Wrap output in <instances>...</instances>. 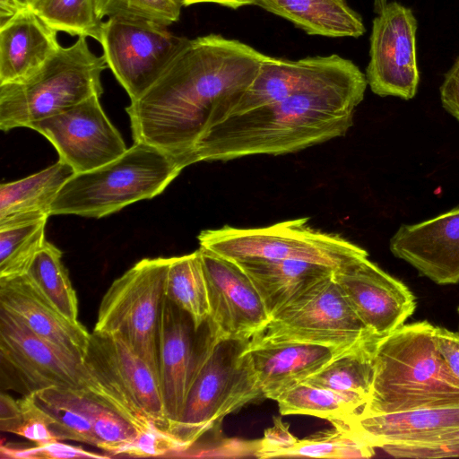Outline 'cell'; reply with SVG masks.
<instances>
[{"instance_id": "f546056e", "label": "cell", "mask_w": 459, "mask_h": 459, "mask_svg": "<svg viewBox=\"0 0 459 459\" xmlns=\"http://www.w3.org/2000/svg\"><path fill=\"white\" fill-rule=\"evenodd\" d=\"M62 255L58 247L46 240L25 274L60 314L73 322H79L77 295Z\"/></svg>"}, {"instance_id": "e0dca14e", "label": "cell", "mask_w": 459, "mask_h": 459, "mask_svg": "<svg viewBox=\"0 0 459 459\" xmlns=\"http://www.w3.org/2000/svg\"><path fill=\"white\" fill-rule=\"evenodd\" d=\"M360 73L351 60L336 54L299 60L267 56L251 85L222 119L348 80Z\"/></svg>"}, {"instance_id": "4dcf8cb0", "label": "cell", "mask_w": 459, "mask_h": 459, "mask_svg": "<svg viewBox=\"0 0 459 459\" xmlns=\"http://www.w3.org/2000/svg\"><path fill=\"white\" fill-rule=\"evenodd\" d=\"M375 337L364 345L344 352L310 376L303 383L341 392H359L368 395L373 378Z\"/></svg>"}, {"instance_id": "9c48e42d", "label": "cell", "mask_w": 459, "mask_h": 459, "mask_svg": "<svg viewBox=\"0 0 459 459\" xmlns=\"http://www.w3.org/2000/svg\"><path fill=\"white\" fill-rule=\"evenodd\" d=\"M170 257L144 258L101 299L95 332L119 334L159 377V333Z\"/></svg>"}, {"instance_id": "74e56055", "label": "cell", "mask_w": 459, "mask_h": 459, "mask_svg": "<svg viewBox=\"0 0 459 459\" xmlns=\"http://www.w3.org/2000/svg\"><path fill=\"white\" fill-rule=\"evenodd\" d=\"M381 449L397 458L455 457L459 456V430L418 441L387 444Z\"/></svg>"}, {"instance_id": "277c9868", "label": "cell", "mask_w": 459, "mask_h": 459, "mask_svg": "<svg viewBox=\"0 0 459 459\" xmlns=\"http://www.w3.org/2000/svg\"><path fill=\"white\" fill-rule=\"evenodd\" d=\"M185 169L178 159L143 143H134L117 159L75 173L56 195L51 215L102 218L162 193Z\"/></svg>"}, {"instance_id": "d4e9b609", "label": "cell", "mask_w": 459, "mask_h": 459, "mask_svg": "<svg viewBox=\"0 0 459 459\" xmlns=\"http://www.w3.org/2000/svg\"><path fill=\"white\" fill-rule=\"evenodd\" d=\"M75 174L58 160L47 169L0 186V229L48 219L52 204L63 186Z\"/></svg>"}, {"instance_id": "52a82bcc", "label": "cell", "mask_w": 459, "mask_h": 459, "mask_svg": "<svg viewBox=\"0 0 459 459\" xmlns=\"http://www.w3.org/2000/svg\"><path fill=\"white\" fill-rule=\"evenodd\" d=\"M83 363L94 379L88 392L130 421L139 432H169L158 376L117 333L93 331Z\"/></svg>"}, {"instance_id": "7dc6e473", "label": "cell", "mask_w": 459, "mask_h": 459, "mask_svg": "<svg viewBox=\"0 0 459 459\" xmlns=\"http://www.w3.org/2000/svg\"><path fill=\"white\" fill-rule=\"evenodd\" d=\"M457 315H458V318H459V306L457 307ZM458 332H459V322H458Z\"/></svg>"}, {"instance_id": "b9f144b4", "label": "cell", "mask_w": 459, "mask_h": 459, "mask_svg": "<svg viewBox=\"0 0 459 459\" xmlns=\"http://www.w3.org/2000/svg\"><path fill=\"white\" fill-rule=\"evenodd\" d=\"M433 340L447 368L459 380V332L434 325Z\"/></svg>"}, {"instance_id": "ac0fdd59", "label": "cell", "mask_w": 459, "mask_h": 459, "mask_svg": "<svg viewBox=\"0 0 459 459\" xmlns=\"http://www.w3.org/2000/svg\"><path fill=\"white\" fill-rule=\"evenodd\" d=\"M333 278L363 325L377 337L396 330L414 313L416 298L402 281L364 258Z\"/></svg>"}, {"instance_id": "7bdbcfd3", "label": "cell", "mask_w": 459, "mask_h": 459, "mask_svg": "<svg viewBox=\"0 0 459 459\" xmlns=\"http://www.w3.org/2000/svg\"><path fill=\"white\" fill-rule=\"evenodd\" d=\"M439 93L442 107L459 123V56L446 73Z\"/></svg>"}, {"instance_id": "9a60e30c", "label": "cell", "mask_w": 459, "mask_h": 459, "mask_svg": "<svg viewBox=\"0 0 459 459\" xmlns=\"http://www.w3.org/2000/svg\"><path fill=\"white\" fill-rule=\"evenodd\" d=\"M100 96L93 95L62 111L28 126L56 148L59 160L75 173L100 168L120 157L126 143L106 116Z\"/></svg>"}, {"instance_id": "5b68a950", "label": "cell", "mask_w": 459, "mask_h": 459, "mask_svg": "<svg viewBox=\"0 0 459 459\" xmlns=\"http://www.w3.org/2000/svg\"><path fill=\"white\" fill-rule=\"evenodd\" d=\"M103 56L94 54L86 37H78L34 74L0 85V128L7 132L51 117L93 95L101 96Z\"/></svg>"}, {"instance_id": "7402d4cb", "label": "cell", "mask_w": 459, "mask_h": 459, "mask_svg": "<svg viewBox=\"0 0 459 459\" xmlns=\"http://www.w3.org/2000/svg\"><path fill=\"white\" fill-rule=\"evenodd\" d=\"M57 32L30 7L0 27V85L39 71L61 48Z\"/></svg>"}, {"instance_id": "4fadbf2b", "label": "cell", "mask_w": 459, "mask_h": 459, "mask_svg": "<svg viewBox=\"0 0 459 459\" xmlns=\"http://www.w3.org/2000/svg\"><path fill=\"white\" fill-rule=\"evenodd\" d=\"M373 10L365 74L368 85L378 96L409 100L420 82L416 17L411 8L396 1L374 0Z\"/></svg>"}, {"instance_id": "cb8c5ba5", "label": "cell", "mask_w": 459, "mask_h": 459, "mask_svg": "<svg viewBox=\"0 0 459 459\" xmlns=\"http://www.w3.org/2000/svg\"><path fill=\"white\" fill-rule=\"evenodd\" d=\"M234 261L255 285L270 316L335 273L331 267L299 260L247 258Z\"/></svg>"}, {"instance_id": "83f0119b", "label": "cell", "mask_w": 459, "mask_h": 459, "mask_svg": "<svg viewBox=\"0 0 459 459\" xmlns=\"http://www.w3.org/2000/svg\"><path fill=\"white\" fill-rule=\"evenodd\" d=\"M368 396L363 393L334 391L301 383L281 394L276 402L281 415L305 414L334 422L359 414Z\"/></svg>"}, {"instance_id": "ba28073f", "label": "cell", "mask_w": 459, "mask_h": 459, "mask_svg": "<svg viewBox=\"0 0 459 459\" xmlns=\"http://www.w3.org/2000/svg\"><path fill=\"white\" fill-rule=\"evenodd\" d=\"M197 238L201 247L231 260H299L323 264L336 272L368 257L364 248L340 235L312 228L307 218L262 228L226 225L203 230Z\"/></svg>"}, {"instance_id": "3957f363", "label": "cell", "mask_w": 459, "mask_h": 459, "mask_svg": "<svg viewBox=\"0 0 459 459\" xmlns=\"http://www.w3.org/2000/svg\"><path fill=\"white\" fill-rule=\"evenodd\" d=\"M428 320L404 324L378 337L373 349V378L359 415H380L459 403V380L433 340Z\"/></svg>"}, {"instance_id": "ab89813d", "label": "cell", "mask_w": 459, "mask_h": 459, "mask_svg": "<svg viewBox=\"0 0 459 459\" xmlns=\"http://www.w3.org/2000/svg\"><path fill=\"white\" fill-rule=\"evenodd\" d=\"M1 458L8 459H72V458H111L109 455H100L60 442L59 440L36 443L34 446H15L2 443Z\"/></svg>"}, {"instance_id": "f35d334b", "label": "cell", "mask_w": 459, "mask_h": 459, "mask_svg": "<svg viewBox=\"0 0 459 459\" xmlns=\"http://www.w3.org/2000/svg\"><path fill=\"white\" fill-rule=\"evenodd\" d=\"M182 451L179 442L157 427L141 431L135 438L117 450L112 457H176Z\"/></svg>"}, {"instance_id": "6da1fadb", "label": "cell", "mask_w": 459, "mask_h": 459, "mask_svg": "<svg viewBox=\"0 0 459 459\" xmlns=\"http://www.w3.org/2000/svg\"><path fill=\"white\" fill-rule=\"evenodd\" d=\"M267 55L220 34L187 39L159 79L126 108L134 143L195 163L206 130L247 90Z\"/></svg>"}, {"instance_id": "836d02e7", "label": "cell", "mask_w": 459, "mask_h": 459, "mask_svg": "<svg viewBox=\"0 0 459 459\" xmlns=\"http://www.w3.org/2000/svg\"><path fill=\"white\" fill-rule=\"evenodd\" d=\"M331 429L317 431L290 448L285 456L324 458H368L374 455V447L358 437L339 421L333 422Z\"/></svg>"}, {"instance_id": "bcb514c9", "label": "cell", "mask_w": 459, "mask_h": 459, "mask_svg": "<svg viewBox=\"0 0 459 459\" xmlns=\"http://www.w3.org/2000/svg\"><path fill=\"white\" fill-rule=\"evenodd\" d=\"M23 7H30L36 0H17Z\"/></svg>"}, {"instance_id": "5bb4252c", "label": "cell", "mask_w": 459, "mask_h": 459, "mask_svg": "<svg viewBox=\"0 0 459 459\" xmlns=\"http://www.w3.org/2000/svg\"><path fill=\"white\" fill-rule=\"evenodd\" d=\"M218 341L209 318L196 328L191 316L165 297L160 320L159 382L169 431L179 420L189 388Z\"/></svg>"}, {"instance_id": "ee69618b", "label": "cell", "mask_w": 459, "mask_h": 459, "mask_svg": "<svg viewBox=\"0 0 459 459\" xmlns=\"http://www.w3.org/2000/svg\"><path fill=\"white\" fill-rule=\"evenodd\" d=\"M26 7L22 6L17 0H0V27L16 16Z\"/></svg>"}, {"instance_id": "d6a6232c", "label": "cell", "mask_w": 459, "mask_h": 459, "mask_svg": "<svg viewBox=\"0 0 459 459\" xmlns=\"http://www.w3.org/2000/svg\"><path fill=\"white\" fill-rule=\"evenodd\" d=\"M48 219L0 229V280L25 274L46 241Z\"/></svg>"}, {"instance_id": "e575fe53", "label": "cell", "mask_w": 459, "mask_h": 459, "mask_svg": "<svg viewBox=\"0 0 459 459\" xmlns=\"http://www.w3.org/2000/svg\"><path fill=\"white\" fill-rule=\"evenodd\" d=\"M82 405L98 440V448L111 457L138 435L139 430L130 421L85 391Z\"/></svg>"}, {"instance_id": "8d00e7d4", "label": "cell", "mask_w": 459, "mask_h": 459, "mask_svg": "<svg viewBox=\"0 0 459 459\" xmlns=\"http://www.w3.org/2000/svg\"><path fill=\"white\" fill-rule=\"evenodd\" d=\"M180 0H96L99 17L121 16L169 26L178 21Z\"/></svg>"}, {"instance_id": "7a4b0ae2", "label": "cell", "mask_w": 459, "mask_h": 459, "mask_svg": "<svg viewBox=\"0 0 459 459\" xmlns=\"http://www.w3.org/2000/svg\"><path fill=\"white\" fill-rule=\"evenodd\" d=\"M367 86L361 72L348 80L225 117L204 134L195 161L291 153L343 136L353 124Z\"/></svg>"}, {"instance_id": "4316f807", "label": "cell", "mask_w": 459, "mask_h": 459, "mask_svg": "<svg viewBox=\"0 0 459 459\" xmlns=\"http://www.w3.org/2000/svg\"><path fill=\"white\" fill-rule=\"evenodd\" d=\"M30 395L56 440H71L98 447V440L83 409L82 391L49 387Z\"/></svg>"}, {"instance_id": "8fae6325", "label": "cell", "mask_w": 459, "mask_h": 459, "mask_svg": "<svg viewBox=\"0 0 459 459\" xmlns=\"http://www.w3.org/2000/svg\"><path fill=\"white\" fill-rule=\"evenodd\" d=\"M0 376L3 390L22 396L49 387L90 392L93 386L83 360L38 336L1 307Z\"/></svg>"}, {"instance_id": "ffe728a7", "label": "cell", "mask_w": 459, "mask_h": 459, "mask_svg": "<svg viewBox=\"0 0 459 459\" xmlns=\"http://www.w3.org/2000/svg\"><path fill=\"white\" fill-rule=\"evenodd\" d=\"M0 307L16 316L34 333L83 360L91 333L60 314L26 274L0 280Z\"/></svg>"}, {"instance_id": "f1b7e54d", "label": "cell", "mask_w": 459, "mask_h": 459, "mask_svg": "<svg viewBox=\"0 0 459 459\" xmlns=\"http://www.w3.org/2000/svg\"><path fill=\"white\" fill-rule=\"evenodd\" d=\"M165 297L186 312L196 328L208 320V290L199 249L191 254L170 257Z\"/></svg>"}, {"instance_id": "44dd1931", "label": "cell", "mask_w": 459, "mask_h": 459, "mask_svg": "<svg viewBox=\"0 0 459 459\" xmlns=\"http://www.w3.org/2000/svg\"><path fill=\"white\" fill-rule=\"evenodd\" d=\"M350 351L293 342L253 343L250 340L249 346L263 395L275 401L281 394L303 383L333 359Z\"/></svg>"}, {"instance_id": "484cf974", "label": "cell", "mask_w": 459, "mask_h": 459, "mask_svg": "<svg viewBox=\"0 0 459 459\" xmlns=\"http://www.w3.org/2000/svg\"><path fill=\"white\" fill-rule=\"evenodd\" d=\"M252 4L280 16L308 35L359 38L362 17L346 0H252Z\"/></svg>"}, {"instance_id": "603a6c76", "label": "cell", "mask_w": 459, "mask_h": 459, "mask_svg": "<svg viewBox=\"0 0 459 459\" xmlns=\"http://www.w3.org/2000/svg\"><path fill=\"white\" fill-rule=\"evenodd\" d=\"M339 422L374 448H381L459 430V403L390 414H357Z\"/></svg>"}, {"instance_id": "30bf717a", "label": "cell", "mask_w": 459, "mask_h": 459, "mask_svg": "<svg viewBox=\"0 0 459 459\" xmlns=\"http://www.w3.org/2000/svg\"><path fill=\"white\" fill-rule=\"evenodd\" d=\"M375 337L333 275L273 313L251 342H293L352 350Z\"/></svg>"}, {"instance_id": "1f68e13d", "label": "cell", "mask_w": 459, "mask_h": 459, "mask_svg": "<svg viewBox=\"0 0 459 459\" xmlns=\"http://www.w3.org/2000/svg\"><path fill=\"white\" fill-rule=\"evenodd\" d=\"M30 8L58 32L100 41L104 22L97 13L96 0H36Z\"/></svg>"}, {"instance_id": "d6986e66", "label": "cell", "mask_w": 459, "mask_h": 459, "mask_svg": "<svg viewBox=\"0 0 459 459\" xmlns=\"http://www.w3.org/2000/svg\"><path fill=\"white\" fill-rule=\"evenodd\" d=\"M392 254L439 285L459 282V206L414 224L390 238Z\"/></svg>"}, {"instance_id": "f6af8a7d", "label": "cell", "mask_w": 459, "mask_h": 459, "mask_svg": "<svg viewBox=\"0 0 459 459\" xmlns=\"http://www.w3.org/2000/svg\"><path fill=\"white\" fill-rule=\"evenodd\" d=\"M183 6H189L195 4L212 3L222 6L238 9L242 6L252 4V0H180Z\"/></svg>"}, {"instance_id": "d590c367", "label": "cell", "mask_w": 459, "mask_h": 459, "mask_svg": "<svg viewBox=\"0 0 459 459\" xmlns=\"http://www.w3.org/2000/svg\"><path fill=\"white\" fill-rule=\"evenodd\" d=\"M0 429L37 444L56 440L48 429L30 394L14 399L1 393Z\"/></svg>"}, {"instance_id": "7c38bea8", "label": "cell", "mask_w": 459, "mask_h": 459, "mask_svg": "<svg viewBox=\"0 0 459 459\" xmlns=\"http://www.w3.org/2000/svg\"><path fill=\"white\" fill-rule=\"evenodd\" d=\"M186 40L152 22L113 16L103 22L99 42L108 68L134 101L159 79Z\"/></svg>"}, {"instance_id": "8992f818", "label": "cell", "mask_w": 459, "mask_h": 459, "mask_svg": "<svg viewBox=\"0 0 459 459\" xmlns=\"http://www.w3.org/2000/svg\"><path fill=\"white\" fill-rule=\"evenodd\" d=\"M251 339H224L214 345L187 393L179 420L169 429L190 449L223 418L264 397L249 353Z\"/></svg>"}, {"instance_id": "60d3db41", "label": "cell", "mask_w": 459, "mask_h": 459, "mask_svg": "<svg viewBox=\"0 0 459 459\" xmlns=\"http://www.w3.org/2000/svg\"><path fill=\"white\" fill-rule=\"evenodd\" d=\"M298 440L289 430L288 424H284L281 418L274 419L273 426L265 430L255 455L260 458L284 457Z\"/></svg>"}, {"instance_id": "2e32d148", "label": "cell", "mask_w": 459, "mask_h": 459, "mask_svg": "<svg viewBox=\"0 0 459 459\" xmlns=\"http://www.w3.org/2000/svg\"><path fill=\"white\" fill-rule=\"evenodd\" d=\"M207 283L209 321L217 339H252L270 316L255 285L230 258L199 247Z\"/></svg>"}]
</instances>
